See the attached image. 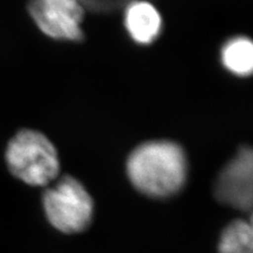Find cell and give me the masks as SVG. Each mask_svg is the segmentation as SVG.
<instances>
[{
    "label": "cell",
    "instance_id": "52a82bcc",
    "mask_svg": "<svg viewBox=\"0 0 253 253\" xmlns=\"http://www.w3.org/2000/svg\"><path fill=\"white\" fill-rule=\"evenodd\" d=\"M221 62L234 75L248 76L253 70V44L246 37H234L221 49Z\"/></svg>",
    "mask_w": 253,
    "mask_h": 253
},
{
    "label": "cell",
    "instance_id": "5b68a950",
    "mask_svg": "<svg viewBox=\"0 0 253 253\" xmlns=\"http://www.w3.org/2000/svg\"><path fill=\"white\" fill-rule=\"evenodd\" d=\"M214 193L220 203L241 211H251L253 155L250 148H242L220 171L215 183Z\"/></svg>",
    "mask_w": 253,
    "mask_h": 253
},
{
    "label": "cell",
    "instance_id": "3957f363",
    "mask_svg": "<svg viewBox=\"0 0 253 253\" xmlns=\"http://www.w3.org/2000/svg\"><path fill=\"white\" fill-rule=\"evenodd\" d=\"M43 207L50 223L65 233L81 232L89 226L93 201L85 188L71 176H63L46 189Z\"/></svg>",
    "mask_w": 253,
    "mask_h": 253
},
{
    "label": "cell",
    "instance_id": "277c9868",
    "mask_svg": "<svg viewBox=\"0 0 253 253\" xmlns=\"http://www.w3.org/2000/svg\"><path fill=\"white\" fill-rule=\"evenodd\" d=\"M29 12L46 36L71 42L83 38L84 7L79 0H31Z\"/></svg>",
    "mask_w": 253,
    "mask_h": 253
},
{
    "label": "cell",
    "instance_id": "8992f818",
    "mask_svg": "<svg viewBox=\"0 0 253 253\" xmlns=\"http://www.w3.org/2000/svg\"><path fill=\"white\" fill-rule=\"evenodd\" d=\"M125 26L134 42L140 44L153 42L162 31L160 12L148 1H135L126 10Z\"/></svg>",
    "mask_w": 253,
    "mask_h": 253
},
{
    "label": "cell",
    "instance_id": "ba28073f",
    "mask_svg": "<svg viewBox=\"0 0 253 253\" xmlns=\"http://www.w3.org/2000/svg\"><path fill=\"white\" fill-rule=\"evenodd\" d=\"M219 253H253V232L250 220L232 221L221 233Z\"/></svg>",
    "mask_w": 253,
    "mask_h": 253
},
{
    "label": "cell",
    "instance_id": "7a4b0ae2",
    "mask_svg": "<svg viewBox=\"0 0 253 253\" xmlns=\"http://www.w3.org/2000/svg\"><path fill=\"white\" fill-rule=\"evenodd\" d=\"M7 167L31 186H45L56 178L59 158L52 142L42 133L22 130L11 139L5 152Z\"/></svg>",
    "mask_w": 253,
    "mask_h": 253
},
{
    "label": "cell",
    "instance_id": "6da1fadb",
    "mask_svg": "<svg viewBox=\"0 0 253 253\" xmlns=\"http://www.w3.org/2000/svg\"><path fill=\"white\" fill-rule=\"evenodd\" d=\"M126 172L138 191L152 197L175 194L187 176L184 150L168 140H153L138 146L130 154Z\"/></svg>",
    "mask_w": 253,
    "mask_h": 253
}]
</instances>
